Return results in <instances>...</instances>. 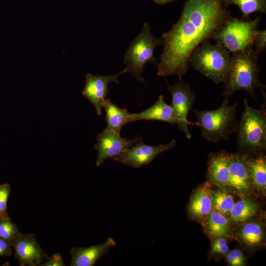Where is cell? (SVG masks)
<instances>
[{
	"label": "cell",
	"mask_w": 266,
	"mask_h": 266,
	"mask_svg": "<svg viewBox=\"0 0 266 266\" xmlns=\"http://www.w3.org/2000/svg\"><path fill=\"white\" fill-rule=\"evenodd\" d=\"M227 7L223 0H186L178 20L162 34L164 49L156 65L157 75L176 74L181 80L193 51L232 17Z\"/></svg>",
	"instance_id": "obj_1"
},
{
	"label": "cell",
	"mask_w": 266,
	"mask_h": 266,
	"mask_svg": "<svg viewBox=\"0 0 266 266\" xmlns=\"http://www.w3.org/2000/svg\"><path fill=\"white\" fill-rule=\"evenodd\" d=\"M258 58L253 49L232 54L230 66L223 82L225 88L223 102L229 103L230 97L236 91L243 90L256 100L255 90L265 89L266 85L259 80L260 68Z\"/></svg>",
	"instance_id": "obj_2"
},
{
	"label": "cell",
	"mask_w": 266,
	"mask_h": 266,
	"mask_svg": "<svg viewBox=\"0 0 266 266\" xmlns=\"http://www.w3.org/2000/svg\"><path fill=\"white\" fill-rule=\"evenodd\" d=\"M244 110L238 122L236 147L238 152L250 156L266 148V109L251 107L244 100Z\"/></svg>",
	"instance_id": "obj_3"
},
{
	"label": "cell",
	"mask_w": 266,
	"mask_h": 266,
	"mask_svg": "<svg viewBox=\"0 0 266 266\" xmlns=\"http://www.w3.org/2000/svg\"><path fill=\"white\" fill-rule=\"evenodd\" d=\"M228 104L223 102L219 108L213 110H193L197 116L198 126L201 128V135L208 141L227 140L232 134L237 132V103Z\"/></svg>",
	"instance_id": "obj_4"
},
{
	"label": "cell",
	"mask_w": 266,
	"mask_h": 266,
	"mask_svg": "<svg viewBox=\"0 0 266 266\" xmlns=\"http://www.w3.org/2000/svg\"><path fill=\"white\" fill-rule=\"evenodd\" d=\"M231 53L220 44L205 40L191 54L189 63L215 84L223 82L229 69Z\"/></svg>",
	"instance_id": "obj_5"
},
{
	"label": "cell",
	"mask_w": 266,
	"mask_h": 266,
	"mask_svg": "<svg viewBox=\"0 0 266 266\" xmlns=\"http://www.w3.org/2000/svg\"><path fill=\"white\" fill-rule=\"evenodd\" d=\"M260 21L259 16L252 20L232 16L214 33L212 38L232 54L253 49Z\"/></svg>",
	"instance_id": "obj_6"
},
{
	"label": "cell",
	"mask_w": 266,
	"mask_h": 266,
	"mask_svg": "<svg viewBox=\"0 0 266 266\" xmlns=\"http://www.w3.org/2000/svg\"><path fill=\"white\" fill-rule=\"evenodd\" d=\"M160 44H162V38L154 36L149 24L145 23L140 33L131 42L124 56L127 72L144 83L145 79L142 77L144 66L148 63L157 64L154 51Z\"/></svg>",
	"instance_id": "obj_7"
},
{
	"label": "cell",
	"mask_w": 266,
	"mask_h": 266,
	"mask_svg": "<svg viewBox=\"0 0 266 266\" xmlns=\"http://www.w3.org/2000/svg\"><path fill=\"white\" fill-rule=\"evenodd\" d=\"M167 89L171 96L170 106L177 118L179 130L182 132L188 139L191 138L188 125L198 126L197 123L188 121L187 117L196 99V94L192 90L190 85L181 80L173 85L168 84Z\"/></svg>",
	"instance_id": "obj_8"
},
{
	"label": "cell",
	"mask_w": 266,
	"mask_h": 266,
	"mask_svg": "<svg viewBox=\"0 0 266 266\" xmlns=\"http://www.w3.org/2000/svg\"><path fill=\"white\" fill-rule=\"evenodd\" d=\"M175 145V139H172L167 144L158 145H147L140 140L112 159L134 168H139L148 164L158 155L173 148Z\"/></svg>",
	"instance_id": "obj_9"
},
{
	"label": "cell",
	"mask_w": 266,
	"mask_h": 266,
	"mask_svg": "<svg viewBox=\"0 0 266 266\" xmlns=\"http://www.w3.org/2000/svg\"><path fill=\"white\" fill-rule=\"evenodd\" d=\"M140 140V137L129 140L122 137L120 133L104 129L98 135L94 146L98 153L96 166H100L107 159L119 155Z\"/></svg>",
	"instance_id": "obj_10"
},
{
	"label": "cell",
	"mask_w": 266,
	"mask_h": 266,
	"mask_svg": "<svg viewBox=\"0 0 266 266\" xmlns=\"http://www.w3.org/2000/svg\"><path fill=\"white\" fill-rule=\"evenodd\" d=\"M15 251L14 257L21 266H40L47 258L32 233L20 234L11 243Z\"/></svg>",
	"instance_id": "obj_11"
},
{
	"label": "cell",
	"mask_w": 266,
	"mask_h": 266,
	"mask_svg": "<svg viewBox=\"0 0 266 266\" xmlns=\"http://www.w3.org/2000/svg\"><path fill=\"white\" fill-rule=\"evenodd\" d=\"M126 72L127 70L125 68L115 75L101 76L87 73L85 75V84L81 94L95 106L98 115L102 113L103 104L109 92L108 84L110 82L119 83L118 78Z\"/></svg>",
	"instance_id": "obj_12"
},
{
	"label": "cell",
	"mask_w": 266,
	"mask_h": 266,
	"mask_svg": "<svg viewBox=\"0 0 266 266\" xmlns=\"http://www.w3.org/2000/svg\"><path fill=\"white\" fill-rule=\"evenodd\" d=\"M248 156L239 152L229 153V186L240 192L247 191L252 182L247 164Z\"/></svg>",
	"instance_id": "obj_13"
},
{
	"label": "cell",
	"mask_w": 266,
	"mask_h": 266,
	"mask_svg": "<svg viewBox=\"0 0 266 266\" xmlns=\"http://www.w3.org/2000/svg\"><path fill=\"white\" fill-rule=\"evenodd\" d=\"M116 245L112 237L103 242L86 247H73L70 251L71 266H93L101 257L106 255Z\"/></svg>",
	"instance_id": "obj_14"
},
{
	"label": "cell",
	"mask_w": 266,
	"mask_h": 266,
	"mask_svg": "<svg viewBox=\"0 0 266 266\" xmlns=\"http://www.w3.org/2000/svg\"><path fill=\"white\" fill-rule=\"evenodd\" d=\"M131 122L139 120H158L171 124L177 123V118L170 105L167 104L163 95L148 108L137 113H132Z\"/></svg>",
	"instance_id": "obj_15"
},
{
	"label": "cell",
	"mask_w": 266,
	"mask_h": 266,
	"mask_svg": "<svg viewBox=\"0 0 266 266\" xmlns=\"http://www.w3.org/2000/svg\"><path fill=\"white\" fill-rule=\"evenodd\" d=\"M207 175L212 183L221 186H229V153L220 151L211 154L208 160Z\"/></svg>",
	"instance_id": "obj_16"
},
{
	"label": "cell",
	"mask_w": 266,
	"mask_h": 266,
	"mask_svg": "<svg viewBox=\"0 0 266 266\" xmlns=\"http://www.w3.org/2000/svg\"><path fill=\"white\" fill-rule=\"evenodd\" d=\"M212 200L210 185L206 183L193 195L189 205L190 214L194 218L206 217L212 210Z\"/></svg>",
	"instance_id": "obj_17"
},
{
	"label": "cell",
	"mask_w": 266,
	"mask_h": 266,
	"mask_svg": "<svg viewBox=\"0 0 266 266\" xmlns=\"http://www.w3.org/2000/svg\"><path fill=\"white\" fill-rule=\"evenodd\" d=\"M103 108L105 112V119L107 124L105 130L120 133L122 127L131 122L132 113L128 112L126 108H120L113 103L110 99H105Z\"/></svg>",
	"instance_id": "obj_18"
},
{
	"label": "cell",
	"mask_w": 266,
	"mask_h": 266,
	"mask_svg": "<svg viewBox=\"0 0 266 266\" xmlns=\"http://www.w3.org/2000/svg\"><path fill=\"white\" fill-rule=\"evenodd\" d=\"M253 157L248 156V165L252 181L262 192L266 189V160L263 152L254 155Z\"/></svg>",
	"instance_id": "obj_19"
},
{
	"label": "cell",
	"mask_w": 266,
	"mask_h": 266,
	"mask_svg": "<svg viewBox=\"0 0 266 266\" xmlns=\"http://www.w3.org/2000/svg\"><path fill=\"white\" fill-rule=\"evenodd\" d=\"M206 218V226L209 234L215 237H228L230 223L225 215L212 210Z\"/></svg>",
	"instance_id": "obj_20"
},
{
	"label": "cell",
	"mask_w": 266,
	"mask_h": 266,
	"mask_svg": "<svg viewBox=\"0 0 266 266\" xmlns=\"http://www.w3.org/2000/svg\"><path fill=\"white\" fill-rule=\"evenodd\" d=\"M257 205L249 199H244L234 203L229 214L230 219L234 222H245L257 213Z\"/></svg>",
	"instance_id": "obj_21"
},
{
	"label": "cell",
	"mask_w": 266,
	"mask_h": 266,
	"mask_svg": "<svg viewBox=\"0 0 266 266\" xmlns=\"http://www.w3.org/2000/svg\"><path fill=\"white\" fill-rule=\"evenodd\" d=\"M228 7L231 4L235 5L240 10L243 19L249 20L250 14L256 12L266 13V0H223Z\"/></svg>",
	"instance_id": "obj_22"
},
{
	"label": "cell",
	"mask_w": 266,
	"mask_h": 266,
	"mask_svg": "<svg viewBox=\"0 0 266 266\" xmlns=\"http://www.w3.org/2000/svg\"><path fill=\"white\" fill-rule=\"evenodd\" d=\"M239 236L246 245L256 246L262 243L264 232L261 225L257 222H250L244 225L239 232Z\"/></svg>",
	"instance_id": "obj_23"
},
{
	"label": "cell",
	"mask_w": 266,
	"mask_h": 266,
	"mask_svg": "<svg viewBox=\"0 0 266 266\" xmlns=\"http://www.w3.org/2000/svg\"><path fill=\"white\" fill-rule=\"evenodd\" d=\"M211 193L214 210L224 215L229 213L235 203L233 196L221 190H211Z\"/></svg>",
	"instance_id": "obj_24"
},
{
	"label": "cell",
	"mask_w": 266,
	"mask_h": 266,
	"mask_svg": "<svg viewBox=\"0 0 266 266\" xmlns=\"http://www.w3.org/2000/svg\"><path fill=\"white\" fill-rule=\"evenodd\" d=\"M20 233L18 228L12 222L8 215L0 218V238L10 244Z\"/></svg>",
	"instance_id": "obj_25"
},
{
	"label": "cell",
	"mask_w": 266,
	"mask_h": 266,
	"mask_svg": "<svg viewBox=\"0 0 266 266\" xmlns=\"http://www.w3.org/2000/svg\"><path fill=\"white\" fill-rule=\"evenodd\" d=\"M10 192L9 184L4 183L0 185V218L8 215L7 201Z\"/></svg>",
	"instance_id": "obj_26"
},
{
	"label": "cell",
	"mask_w": 266,
	"mask_h": 266,
	"mask_svg": "<svg viewBox=\"0 0 266 266\" xmlns=\"http://www.w3.org/2000/svg\"><path fill=\"white\" fill-rule=\"evenodd\" d=\"M266 48V30H258L253 42V51L255 54H259Z\"/></svg>",
	"instance_id": "obj_27"
},
{
	"label": "cell",
	"mask_w": 266,
	"mask_h": 266,
	"mask_svg": "<svg viewBox=\"0 0 266 266\" xmlns=\"http://www.w3.org/2000/svg\"><path fill=\"white\" fill-rule=\"evenodd\" d=\"M227 259L232 266H243L245 265V258L240 250L235 249L227 253Z\"/></svg>",
	"instance_id": "obj_28"
},
{
	"label": "cell",
	"mask_w": 266,
	"mask_h": 266,
	"mask_svg": "<svg viewBox=\"0 0 266 266\" xmlns=\"http://www.w3.org/2000/svg\"><path fill=\"white\" fill-rule=\"evenodd\" d=\"M229 252L227 239L225 237H217L212 244L211 252L212 254H226Z\"/></svg>",
	"instance_id": "obj_29"
},
{
	"label": "cell",
	"mask_w": 266,
	"mask_h": 266,
	"mask_svg": "<svg viewBox=\"0 0 266 266\" xmlns=\"http://www.w3.org/2000/svg\"><path fill=\"white\" fill-rule=\"evenodd\" d=\"M46 261L42 263L41 266H65L64 260L59 253H56L50 256H48Z\"/></svg>",
	"instance_id": "obj_30"
},
{
	"label": "cell",
	"mask_w": 266,
	"mask_h": 266,
	"mask_svg": "<svg viewBox=\"0 0 266 266\" xmlns=\"http://www.w3.org/2000/svg\"><path fill=\"white\" fill-rule=\"evenodd\" d=\"M11 254L12 249L9 243L0 238V257H8Z\"/></svg>",
	"instance_id": "obj_31"
},
{
	"label": "cell",
	"mask_w": 266,
	"mask_h": 266,
	"mask_svg": "<svg viewBox=\"0 0 266 266\" xmlns=\"http://www.w3.org/2000/svg\"><path fill=\"white\" fill-rule=\"evenodd\" d=\"M156 3L159 4H164L167 3L173 2L175 0H152Z\"/></svg>",
	"instance_id": "obj_32"
}]
</instances>
